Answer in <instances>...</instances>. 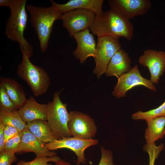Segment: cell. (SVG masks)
<instances>
[{
	"label": "cell",
	"mask_w": 165,
	"mask_h": 165,
	"mask_svg": "<svg viewBox=\"0 0 165 165\" xmlns=\"http://www.w3.org/2000/svg\"><path fill=\"white\" fill-rule=\"evenodd\" d=\"M20 47L22 58L17 67V75L27 83L35 96H41L49 89L50 77L43 68L33 64L22 47L20 46Z\"/></svg>",
	"instance_id": "cell-4"
},
{
	"label": "cell",
	"mask_w": 165,
	"mask_h": 165,
	"mask_svg": "<svg viewBox=\"0 0 165 165\" xmlns=\"http://www.w3.org/2000/svg\"><path fill=\"white\" fill-rule=\"evenodd\" d=\"M146 121L147 127L145 130V138L146 143H155L156 141L164 137L165 117H158Z\"/></svg>",
	"instance_id": "cell-19"
},
{
	"label": "cell",
	"mask_w": 165,
	"mask_h": 165,
	"mask_svg": "<svg viewBox=\"0 0 165 165\" xmlns=\"http://www.w3.org/2000/svg\"><path fill=\"white\" fill-rule=\"evenodd\" d=\"M0 109L8 111H14L18 109L8 95L5 88L0 85Z\"/></svg>",
	"instance_id": "cell-25"
},
{
	"label": "cell",
	"mask_w": 165,
	"mask_h": 165,
	"mask_svg": "<svg viewBox=\"0 0 165 165\" xmlns=\"http://www.w3.org/2000/svg\"><path fill=\"white\" fill-rule=\"evenodd\" d=\"M33 152L36 157H53L56 155L54 151H50L45 144L40 141L26 127L23 131L21 142L17 152Z\"/></svg>",
	"instance_id": "cell-14"
},
{
	"label": "cell",
	"mask_w": 165,
	"mask_h": 165,
	"mask_svg": "<svg viewBox=\"0 0 165 165\" xmlns=\"http://www.w3.org/2000/svg\"><path fill=\"white\" fill-rule=\"evenodd\" d=\"M165 117V101L157 108L145 112L138 111L132 114V119L134 120L145 121L160 117Z\"/></svg>",
	"instance_id": "cell-22"
},
{
	"label": "cell",
	"mask_w": 165,
	"mask_h": 165,
	"mask_svg": "<svg viewBox=\"0 0 165 165\" xmlns=\"http://www.w3.org/2000/svg\"><path fill=\"white\" fill-rule=\"evenodd\" d=\"M51 6L61 14L77 9L89 10L96 16L102 13L103 0H70L66 3L59 4L50 0Z\"/></svg>",
	"instance_id": "cell-15"
},
{
	"label": "cell",
	"mask_w": 165,
	"mask_h": 165,
	"mask_svg": "<svg viewBox=\"0 0 165 165\" xmlns=\"http://www.w3.org/2000/svg\"><path fill=\"white\" fill-rule=\"evenodd\" d=\"M89 30L98 38L109 36L119 39L123 37L131 41L134 28L129 20L117 11L110 8L100 15H95Z\"/></svg>",
	"instance_id": "cell-1"
},
{
	"label": "cell",
	"mask_w": 165,
	"mask_h": 165,
	"mask_svg": "<svg viewBox=\"0 0 165 165\" xmlns=\"http://www.w3.org/2000/svg\"><path fill=\"white\" fill-rule=\"evenodd\" d=\"M108 2L111 9L117 11L129 20L147 13L152 5L149 0H109Z\"/></svg>",
	"instance_id": "cell-12"
},
{
	"label": "cell",
	"mask_w": 165,
	"mask_h": 165,
	"mask_svg": "<svg viewBox=\"0 0 165 165\" xmlns=\"http://www.w3.org/2000/svg\"><path fill=\"white\" fill-rule=\"evenodd\" d=\"M11 0H0V7L6 6L9 7Z\"/></svg>",
	"instance_id": "cell-32"
},
{
	"label": "cell",
	"mask_w": 165,
	"mask_h": 165,
	"mask_svg": "<svg viewBox=\"0 0 165 165\" xmlns=\"http://www.w3.org/2000/svg\"><path fill=\"white\" fill-rule=\"evenodd\" d=\"M118 79L117 83L112 92L113 95L117 98L125 97L128 90L138 86H144L153 91L156 90L155 85L150 80L141 76L137 65Z\"/></svg>",
	"instance_id": "cell-8"
},
{
	"label": "cell",
	"mask_w": 165,
	"mask_h": 165,
	"mask_svg": "<svg viewBox=\"0 0 165 165\" xmlns=\"http://www.w3.org/2000/svg\"><path fill=\"white\" fill-rule=\"evenodd\" d=\"M3 126L5 142L9 139L22 131L16 127L11 126L5 125Z\"/></svg>",
	"instance_id": "cell-29"
},
{
	"label": "cell",
	"mask_w": 165,
	"mask_h": 165,
	"mask_svg": "<svg viewBox=\"0 0 165 165\" xmlns=\"http://www.w3.org/2000/svg\"><path fill=\"white\" fill-rule=\"evenodd\" d=\"M60 158L56 156L53 157H36L32 161H26L21 160L18 162L16 165H53L48 163L50 162H56Z\"/></svg>",
	"instance_id": "cell-24"
},
{
	"label": "cell",
	"mask_w": 165,
	"mask_h": 165,
	"mask_svg": "<svg viewBox=\"0 0 165 165\" xmlns=\"http://www.w3.org/2000/svg\"><path fill=\"white\" fill-rule=\"evenodd\" d=\"M98 141L93 138L83 139L72 136L59 140L55 139L53 141L45 144L50 151L67 148L73 151L77 156L76 163L79 165L86 163L84 152L88 147L98 144Z\"/></svg>",
	"instance_id": "cell-7"
},
{
	"label": "cell",
	"mask_w": 165,
	"mask_h": 165,
	"mask_svg": "<svg viewBox=\"0 0 165 165\" xmlns=\"http://www.w3.org/2000/svg\"><path fill=\"white\" fill-rule=\"evenodd\" d=\"M22 135L23 131L6 141L3 151L15 153H17L21 142Z\"/></svg>",
	"instance_id": "cell-26"
},
{
	"label": "cell",
	"mask_w": 165,
	"mask_h": 165,
	"mask_svg": "<svg viewBox=\"0 0 165 165\" xmlns=\"http://www.w3.org/2000/svg\"><path fill=\"white\" fill-rule=\"evenodd\" d=\"M61 92L54 93L53 101L47 104L46 109V120L57 140L72 136L68 127L69 114L67 105L61 101Z\"/></svg>",
	"instance_id": "cell-5"
},
{
	"label": "cell",
	"mask_w": 165,
	"mask_h": 165,
	"mask_svg": "<svg viewBox=\"0 0 165 165\" xmlns=\"http://www.w3.org/2000/svg\"><path fill=\"white\" fill-rule=\"evenodd\" d=\"M0 85L5 88L18 109L24 105L27 99L23 86L17 81L12 78L1 77Z\"/></svg>",
	"instance_id": "cell-18"
},
{
	"label": "cell",
	"mask_w": 165,
	"mask_h": 165,
	"mask_svg": "<svg viewBox=\"0 0 165 165\" xmlns=\"http://www.w3.org/2000/svg\"><path fill=\"white\" fill-rule=\"evenodd\" d=\"M164 148V145L161 143L158 146L155 143L146 144L143 147L144 151L147 152L149 156V165H154L156 160Z\"/></svg>",
	"instance_id": "cell-23"
},
{
	"label": "cell",
	"mask_w": 165,
	"mask_h": 165,
	"mask_svg": "<svg viewBox=\"0 0 165 165\" xmlns=\"http://www.w3.org/2000/svg\"><path fill=\"white\" fill-rule=\"evenodd\" d=\"M5 144V136L4 133V126L0 122V152L3 151Z\"/></svg>",
	"instance_id": "cell-30"
},
{
	"label": "cell",
	"mask_w": 165,
	"mask_h": 165,
	"mask_svg": "<svg viewBox=\"0 0 165 165\" xmlns=\"http://www.w3.org/2000/svg\"><path fill=\"white\" fill-rule=\"evenodd\" d=\"M68 129L72 136L83 138H93L97 132L94 120L89 115L77 111L69 112Z\"/></svg>",
	"instance_id": "cell-9"
},
{
	"label": "cell",
	"mask_w": 165,
	"mask_h": 165,
	"mask_svg": "<svg viewBox=\"0 0 165 165\" xmlns=\"http://www.w3.org/2000/svg\"><path fill=\"white\" fill-rule=\"evenodd\" d=\"M101 157L98 165H115L112 151L101 146Z\"/></svg>",
	"instance_id": "cell-27"
},
{
	"label": "cell",
	"mask_w": 165,
	"mask_h": 165,
	"mask_svg": "<svg viewBox=\"0 0 165 165\" xmlns=\"http://www.w3.org/2000/svg\"><path fill=\"white\" fill-rule=\"evenodd\" d=\"M95 15L87 10L77 9L62 14L61 20L63 25L71 36L89 28L94 22Z\"/></svg>",
	"instance_id": "cell-10"
},
{
	"label": "cell",
	"mask_w": 165,
	"mask_h": 165,
	"mask_svg": "<svg viewBox=\"0 0 165 165\" xmlns=\"http://www.w3.org/2000/svg\"><path fill=\"white\" fill-rule=\"evenodd\" d=\"M46 106L47 104L39 103L30 96L17 111L27 123L37 120H46Z\"/></svg>",
	"instance_id": "cell-16"
},
{
	"label": "cell",
	"mask_w": 165,
	"mask_h": 165,
	"mask_svg": "<svg viewBox=\"0 0 165 165\" xmlns=\"http://www.w3.org/2000/svg\"><path fill=\"white\" fill-rule=\"evenodd\" d=\"M26 9L29 13L30 22L38 38L40 49L45 52L47 48L54 22L61 19L62 14L52 6L48 7L27 5Z\"/></svg>",
	"instance_id": "cell-3"
},
{
	"label": "cell",
	"mask_w": 165,
	"mask_h": 165,
	"mask_svg": "<svg viewBox=\"0 0 165 165\" xmlns=\"http://www.w3.org/2000/svg\"><path fill=\"white\" fill-rule=\"evenodd\" d=\"M26 126L34 136L45 144L55 139L46 120H35L27 123Z\"/></svg>",
	"instance_id": "cell-20"
},
{
	"label": "cell",
	"mask_w": 165,
	"mask_h": 165,
	"mask_svg": "<svg viewBox=\"0 0 165 165\" xmlns=\"http://www.w3.org/2000/svg\"><path fill=\"white\" fill-rule=\"evenodd\" d=\"M76 42L77 46L73 54L83 63L89 57H95L97 44L93 35L89 29L75 34L73 36Z\"/></svg>",
	"instance_id": "cell-13"
},
{
	"label": "cell",
	"mask_w": 165,
	"mask_h": 165,
	"mask_svg": "<svg viewBox=\"0 0 165 165\" xmlns=\"http://www.w3.org/2000/svg\"><path fill=\"white\" fill-rule=\"evenodd\" d=\"M164 135H165V128H164Z\"/></svg>",
	"instance_id": "cell-33"
},
{
	"label": "cell",
	"mask_w": 165,
	"mask_h": 165,
	"mask_svg": "<svg viewBox=\"0 0 165 165\" xmlns=\"http://www.w3.org/2000/svg\"><path fill=\"white\" fill-rule=\"evenodd\" d=\"M131 60L128 53L121 49L110 60L105 73L106 76H114L117 78L128 72L131 68Z\"/></svg>",
	"instance_id": "cell-17"
},
{
	"label": "cell",
	"mask_w": 165,
	"mask_h": 165,
	"mask_svg": "<svg viewBox=\"0 0 165 165\" xmlns=\"http://www.w3.org/2000/svg\"><path fill=\"white\" fill-rule=\"evenodd\" d=\"M0 122L3 126L9 125L15 127L22 131L26 126L17 110L8 111L0 109Z\"/></svg>",
	"instance_id": "cell-21"
},
{
	"label": "cell",
	"mask_w": 165,
	"mask_h": 165,
	"mask_svg": "<svg viewBox=\"0 0 165 165\" xmlns=\"http://www.w3.org/2000/svg\"><path fill=\"white\" fill-rule=\"evenodd\" d=\"M121 49L119 39L109 36L98 38L94 57L96 66L94 70L98 78L105 73L111 58Z\"/></svg>",
	"instance_id": "cell-6"
},
{
	"label": "cell",
	"mask_w": 165,
	"mask_h": 165,
	"mask_svg": "<svg viewBox=\"0 0 165 165\" xmlns=\"http://www.w3.org/2000/svg\"><path fill=\"white\" fill-rule=\"evenodd\" d=\"M27 2L26 0H11L9 7L11 14L6 23L5 34L9 39L19 43L30 58L33 53V47L24 35L28 20Z\"/></svg>",
	"instance_id": "cell-2"
},
{
	"label": "cell",
	"mask_w": 165,
	"mask_h": 165,
	"mask_svg": "<svg viewBox=\"0 0 165 165\" xmlns=\"http://www.w3.org/2000/svg\"><path fill=\"white\" fill-rule=\"evenodd\" d=\"M54 165H71V163L60 158L55 163Z\"/></svg>",
	"instance_id": "cell-31"
},
{
	"label": "cell",
	"mask_w": 165,
	"mask_h": 165,
	"mask_svg": "<svg viewBox=\"0 0 165 165\" xmlns=\"http://www.w3.org/2000/svg\"><path fill=\"white\" fill-rule=\"evenodd\" d=\"M18 159L15 153L3 151L0 153V165H11Z\"/></svg>",
	"instance_id": "cell-28"
},
{
	"label": "cell",
	"mask_w": 165,
	"mask_h": 165,
	"mask_svg": "<svg viewBox=\"0 0 165 165\" xmlns=\"http://www.w3.org/2000/svg\"><path fill=\"white\" fill-rule=\"evenodd\" d=\"M138 61L148 68L151 82L157 84L165 70V52L150 49L145 50L143 54L139 57Z\"/></svg>",
	"instance_id": "cell-11"
}]
</instances>
